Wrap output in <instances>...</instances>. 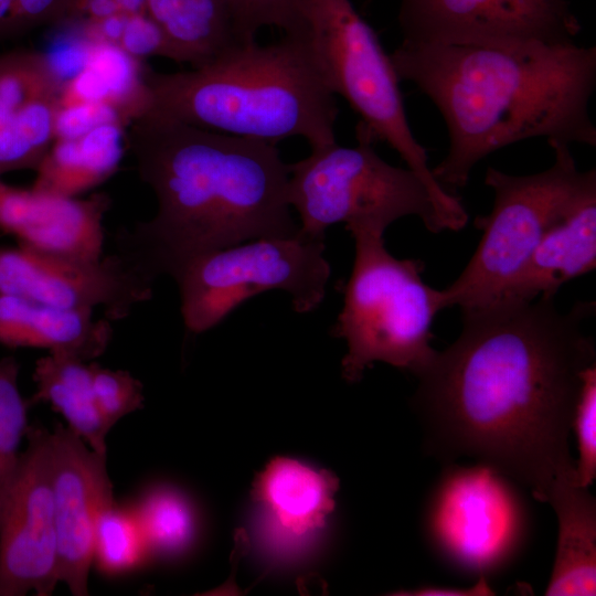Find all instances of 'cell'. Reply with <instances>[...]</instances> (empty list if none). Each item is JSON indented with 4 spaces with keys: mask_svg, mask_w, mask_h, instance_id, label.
<instances>
[{
    "mask_svg": "<svg viewBox=\"0 0 596 596\" xmlns=\"http://www.w3.org/2000/svg\"><path fill=\"white\" fill-rule=\"evenodd\" d=\"M461 312L459 337L416 375L424 449L448 462L476 458L546 502L558 480L577 476L568 436L596 364L595 304L565 312L538 298Z\"/></svg>",
    "mask_w": 596,
    "mask_h": 596,
    "instance_id": "6da1fadb",
    "label": "cell"
},
{
    "mask_svg": "<svg viewBox=\"0 0 596 596\" xmlns=\"http://www.w3.org/2000/svg\"><path fill=\"white\" fill-rule=\"evenodd\" d=\"M390 57L400 81L414 84L443 116L448 149L433 174L450 193L483 158L522 140L596 146L595 46L401 43Z\"/></svg>",
    "mask_w": 596,
    "mask_h": 596,
    "instance_id": "7a4b0ae2",
    "label": "cell"
},
{
    "mask_svg": "<svg viewBox=\"0 0 596 596\" xmlns=\"http://www.w3.org/2000/svg\"><path fill=\"white\" fill-rule=\"evenodd\" d=\"M125 141L157 212L119 235V247L155 279L215 249L298 233L289 163L275 143L152 113L128 125Z\"/></svg>",
    "mask_w": 596,
    "mask_h": 596,
    "instance_id": "3957f363",
    "label": "cell"
},
{
    "mask_svg": "<svg viewBox=\"0 0 596 596\" xmlns=\"http://www.w3.org/2000/svg\"><path fill=\"white\" fill-rule=\"evenodd\" d=\"M143 113L199 128L310 149L336 142L339 108L305 36L235 43L205 64L159 73L142 67Z\"/></svg>",
    "mask_w": 596,
    "mask_h": 596,
    "instance_id": "277c9868",
    "label": "cell"
},
{
    "mask_svg": "<svg viewBox=\"0 0 596 596\" xmlns=\"http://www.w3.org/2000/svg\"><path fill=\"white\" fill-rule=\"evenodd\" d=\"M351 235L354 262L332 331L347 342L342 376L356 382L374 362L416 376L437 351L430 345L432 326L445 309L443 291L423 280L421 260L394 257L383 233L358 230Z\"/></svg>",
    "mask_w": 596,
    "mask_h": 596,
    "instance_id": "5b68a950",
    "label": "cell"
},
{
    "mask_svg": "<svg viewBox=\"0 0 596 596\" xmlns=\"http://www.w3.org/2000/svg\"><path fill=\"white\" fill-rule=\"evenodd\" d=\"M355 136L354 147L336 141L289 163L288 202L301 233L324 238L331 225L344 223L350 233L384 234L393 222L409 215L433 233L457 231L421 177L383 160L360 125Z\"/></svg>",
    "mask_w": 596,
    "mask_h": 596,
    "instance_id": "8992f818",
    "label": "cell"
},
{
    "mask_svg": "<svg viewBox=\"0 0 596 596\" xmlns=\"http://www.w3.org/2000/svg\"><path fill=\"white\" fill-rule=\"evenodd\" d=\"M554 161L544 171L515 175L489 167L485 183L492 190L489 214L472 257L443 291L445 308L461 311L494 304L528 260L544 234L582 203L596 199V171H581L570 145L551 143Z\"/></svg>",
    "mask_w": 596,
    "mask_h": 596,
    "instance_id": "52a82bcc",
    "label": "cell"
},
{
    "mask_svg": "<svg viewBox=\"0 0 596 596\" xmlns=\"http://www.w3.org/2000/svg\"><path fill=\"white\" fill-rule=\"evenodd\" d=\"M302 18V36L332 93L349 104L374 142H386L424 180L461 230L468 213L460 199L435 179L427 152L408 124L400 78L374 30L350 0H306Z\"/></svg>",
    "mask_w": 596,
    "mask_h": 596,
    "instance_id": "ba28073f",
    "label": "cell"
},
{
    "mask_svg": "<svg viewBox=\"0 0 596 596\" xmlns=\"http://www.w3.org/2000/svg\"><path fill=\"white\" fill-rule=\"evenodd\" d=\"M324 238L300 231L290 236L259 237L198 256L173 277L179 286L184 327L202 333L217 326L249 298L286 291L299 313L324 299L331 267Z\"/></svg>",
    "mask_w": 596,
    "mask_h": 596,
    "instance_id": "9c48e42d",
    "label": "cell"
},
{
    "mask_svg": "<svg viewBox=\"0 0 596 596\" xmlns=\"http://www.w3.org/2000/svg\"><path fill=\"white\" fill-rule=\"evenodd\" d=\"M513 482L482 462L444 470L424 514L426 538L444 563L488 578L519 556L529 538L530 514Z\"/></svg>",
    "mask_w": 596,
    "mask_h": 596,
    "instance_id": "30bf717a",
    "label": "cell"
},
{
    "mask_svg": "<svg viewBox=\"0 0 596 596\" xmlns=\"http://www.w3.org/2000/svg\"><path fill=\"white\" fill-rule=\"evenodd\" d=\"M155 278L120 252L97 259L0 247V294L65 310L103 309L110 321L152 297Z\"/></svg>",
    "mask_w": 596,
    "mask_h": 596,
    "instance_id": "8fae6325",
    "label": "cell"
},
{
    "mask_svg": "<svg viewBox=\"0 0 596 596\" xmlns=\"http://www.w3.org/2000/svg\"><path fill=\"white\" fill-rule=\"evenodd\" d=\"M25 438L0 513V596H49L60 583L50 432L28 426Z\"/></svg>",
    "mask_w": 596,
    "mask_h": 596,
    "instance_id": "7c38bea8",
    "label": "cell"
},
{
    "mask_svg": "<svg viewBox=\"0 0 596 596\" xmlns=\"http://www.w3.org/2000/svg\"><path fill=\"white\" fill-rule=\"evenodd\" d=\"M407 44L575 42L581 24L566 0H400Z\"/></svg>",
    "mask_w": 596,
    "mask_h": 596,
    "instance_id": "4fadbf2b",
    "label": "cell"
},
{
    "mask_svg": "<svg viewBox=\"0 0 596 596\" xmlns=\"http://www.w3.org/2000/svg\"><path fill=\"white\" fill-rule=\"evenodd\" d=\"M51 481L54 502L58 582L72 595H88L95 530L114 500L106 459L70 427L57 423L50 432Z\"/></svg>",
    "mask_w": 596,
    "mask_h": 596,
    "instance_id": "5bb4252c",
    "label": "cell"
},
{
    "mask_svg": "<svg viewBox=\"0 0 596 596\" xmlns=\"http://www.w3.org/2000/svg\"><path fill=\"white\" fill-rule=\"evenodd\" d=\"M64 82L49 55L0 54V178L36 170L57 134Z\"/></svg>",
    "mask_w": 596,
    "mask_h": 596,
    "instance_id": "9a60e30c",
    "label": "cell"
},
{
    "mask_svg": "<svg viewBox=\"0 0 596 596\" xmlns=\"http://www.w3.org/2000/svg\"><path fill=\"white\" fill-rule=\"evenodd\" d=\"M111 199L96 192L66 198L10 185L0 178V231L18 245L65 256H104V219Z\"/></svg>",
    "mask_w": 596,
    "mask_h": 596,
    "instance_id": "2e32d148",
    "label": "cell"
},
{
    "mask_svg": "<svg viewBox=\"0 0 596 596\" xmlns=\"http://www.w3.org/2000/svg\"><path fill=\"white\" fill-rule=\"evenodd\" d=\"M338 480L298 460L276 458L257 477L253 498L259 509V533L269 552L304 549L324 529L334 508Z\"/></svg>",
    "mask_w": 596,
    "mask_h": 596,
    "instance_id": "e0dca14e",
    "label": "cell"
},
{
    "mask_svg": "<svg viewBox=\"0 0 596 596\" xmlns=\"http://www.w3.org/2000/svg\"><path fill=\"white\" fill-rule=\"evenodd\" d=\"M595 266L596 199H590L544 234L496 302L554 298L562 285L594 270Z\"/></svg>",
    "mask_w": 596,
    "mask_h": 596,
    "instance_id": "ac0fdd59",
    "label": "cell"
},
{
    "mask_svg": "<svg viewBox=\"0 0 596 596\" xmlns=\"http://www.w3.org/2000/svg\"><path fill=\"white\" fill-rule=\"evenodd\" d=\"M113 328L94 311L65 310L24 297L0 294V344L41 348L84 361L100 356L110 343Z\"/></svg>",
    "mask_w": 596,
    "mask_h": 596,
    "instance_id": "d6986e66",
    "label": "cell"
},
{
    "mask_svg": "<svg viewBox=\"0 0 596 596\" xmlns=\"http://www.w3.org/2000/svg\"><path fill=\"white\" fill-rule=\"evenodd\" d=\"M557 519L555 561L547 596L596 594V502L577 476L556 482L549 499Z\"/></svg>",
    "mask_w": 596,
    "mask_h": 596,
    "instance_id": "ffe728a7",
    "label": "cell"
},
{
    "mask_svg": "<svg viewBox=\"0 0 596 596\" xmlns=\"http://www.w3.org/2000/svg\"><path fill=\"white\" fill-rule=\"evenodd\" d=\"M127 126L106 121L75 136L56 137L36 168L35 191L77 198L114 175L123 159Z\"/></svg>",
    "mask_w": 596,
    "mask_h": 596,
    "instance_id": "44dd1931",
    "label": "cell"
},
{
    "mask_svg": "<svg viewBox=\"0 0 596 596\" xmlns=\"http://www.w3.org/2000/svg\"><path fill=\"white\" fill-rule=\"evenodd\" d=\"M33 380L32 403H49L93 450L107 455L106 436L111 428L95 400L93 361L49 353L35 362Z\"/></svg>",
    "mask_w": 596,
    "mask_h": 596,
    "instance_id": "7402d4cb",
    "label": "cell"
},
{
    "mask_svg": "<svg viewBox=\"0 0 596 596\" xmlns=\"http://www.w3.org/2000/svg\"><path fill=\"white\" fill-rule=\"evenodd\" d=\"M147 13L163 31L177 63L198 67L240 42L224 0H147Z\"/></svg>",
    "mask_w": 596,
    "mask_h": 596,
    "instance_id": "603a6c76",
    "label": "cell"
},
{
    "mask_svg": "<svg viewBox=\"0 0 596 596\" xmlns=\"http://www.w3.org/2000/svg\"><path fill=\"white\" fill-rule=\"evenodd\" d=\"M151 556L174 557L192 544L196 519L190 500L168 485H155L131 505Z\"/></svg>",
    "mask_w": 596,
    "mask_h": 596,
    "instance_id": "cb8c5ba5",
    "label": "cell"
},
{
    "mask_svg": "<svg viewBox=\"0 0 596 596\" xmlns=\"http://www.w3.org/2000/svg\"><path fill=\"white\" fill-rule=\"evenodd\" d=\"M150 557L136 514L115 501L100 514L94 536L93 564L108 576L131 573Z\"/></svg>",
    "mask_w": 596,
    "mask_h": 596,
    "instance_id": "d4e9b609",
    "label": "cell"
},
{
    "mask_svg": "<svg viewBox=\"0 0 596 596\" xmlns=\"http://www.w3.org/2000/svg\"><path fill=\"white\" fill-rule=\"evenodd\" d=\"M19 370L13 356L0 359V513L19 467L20 445L29 426V403L19 391Z\"/></svg>",
    "mask_w": 596,
    "mask_h": 596,
    "instance_id": "484cf974",
    "label": "cell"
},
{
    "mask_svg": "<svg viewBox=\"0 0 596 596\" xmlns=\"http://www.w3.org/2000/svg\"><path fill=\"white\" fill-rule=\"evenodd\" d=\"M234 34L240 42L256 40L265 26H275L284 35H301L306 0H224Z\"/></svg>",
    "mask_w": 596,
    "mask_h": 596,
    "instance_id": "4316f807",
    "label": "cell"
},
{
    "mask_svg": "<svg viewBox=\"0 0 596 596\" xmlns=\"http://www.w3.org/2000/svg\"><path fill=\"white\" fill-rule=\"evenodd\" d=\"M93 390L99 412L110 428L123 417L143 407V386L128 371L93 362Z\"/></svg>",
    "mask_w": 596,
    "mask_h": 596,
    "instance_id": "83f0119b",
    "label": "cell"
},
{
    "mask_svg": "<svg viewBox=\"0 0 596 596\" xmlns=\"http://www.w3.org/2000/svg\"><path fill=\"white\" fill-rule=\"evenodd\" d=\"M572 429L578 446L577 479L583 487H589L596 477V364L585 372Z\"/></svg>",
    "mask_w": 596,
    "mask_h": 596,
    "instance_id": "f1b7e54d",
    "label": "cell"
},
{
    "mask_svg": "<svg viewBox=\"0 0 596 596\" xmlns=\"http://www.w3.org/2000/svg\"><path fill=\"white\" fill-rule=\"evenodd\" d=\"M116 49L138 62L152 56L173 61L167 36L147 12L126 15Z\"/></svg>",
    "mask_w": 596,
    "mask_h": 596,
    "instance_id": "f546056e",
    "label": "cell"
},
{
    "mask_svg": "<svg viewBox=\"0 0 596 596\" xmlns=\"http://www.w3.org/2000/svg\"><path fill=\"white\" fill-rule=\"evenodd\" d=\"M75 0H13L9 38L38 26L73 21Z\"/></svg>",
    "mask_w": 596,
    "mask_h": 596,
    "instance_id": "4dcf8cb0",
    "label": "cell"
},
{
    "mask_svg": "<svg viewBox=\"0 0 596 596\" xmlns=\"http://www.w3.org/2000/svg\"><path fill=\"white\" fill-rule=\"evenodd\" d=\"M398 595L412 596H487L494 592L485 576L478 577L477 583L469 587H447V586H422L413 590L396 593Z\"/></svg>",
    "mask_w": 596,
    "mask_h": 596,
    "instance_id": "1f68e13d",
    "label": "cell"
},
{
    "mask_svg": "<svg viewBox=\"0 0 596 596\" xmlns=\"http://www.w3.org/2000/svg\"><path fill=\"white\" fill-rule=\"evenodd\" d=\"M13 0H0V40L9 39V21Z\"/></svg>",
    "mask_w": 596,
    "mask_h": 596,
    "instance_id": "d6a6232c",
    "label": "cell"
},
{
    "mask_svg": "<svg viewBox=\"0 0 596 596\" xmlns=\"http://www.w3.org/2000/svg\"><path fill=\"white\" fill-rule=\"evenodd\" d=\"M120 12L139 14L147 12V0H114Z\"/></svg>",
    "mask_w": 596,
    "mask_h": 596,
    "instance_id": "836d02e7",
    "label": "cell"
}]
</instances>
